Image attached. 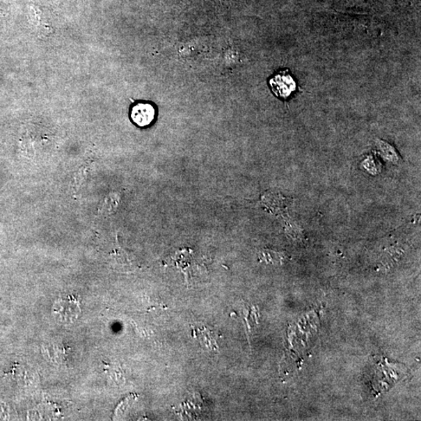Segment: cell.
<instances>
[{
  "mask_svg": "<svg viewBox=\"0 0 421 421\" xmlns=\"http://www.w3.org/2000/svg\"><path fill=\"white\" fill-rule=\"evenodd\" d=\"M155 118V110L149 103H138L132 110V119L141 127L150 125Z\"/></svg>",
  "mask_w": 421,
  "mask_h": 421,
  "instance_id": "2",
  "label": "cell"
},
{
  "mask_svg": "<svg viewBox=\"0 0 421 421\" xmlns=\"http://www.w3.org/2000/svg\"><path fill=\"white\" fill-rule=\"evenodd\" d=\"M269 84L273 93L282 99H287L296 88L294 77L288 73V70L276 74L270 79Z\"/></svg>",
  "mask_w": 421,
  "mask_h": 421,
  "instance_id": "1",
  "label": "cell"
},
{
  "mask_svg": "<svg viewBox=\"0 0 421 421\" xmlns=\"http://www.w3.org/2000/svg\"><path fill=\"white\" fill-rule=\"evenodd\" d=\"M71 310H80L79 307L72 300H63L58 302L55 307V313L59 315V316L64 321L68 320L70 321H74L76 317L79 316L74 312H71Z\"/></svg>",
  "mask_w": 421,
  "mask_h": 421,
  "instance_id": "3",
  "label": "cell"
},
{
  "mask_svg": "<svg viewBox=\"0 0 421 421\" xmlns=\"http://www.w3.org/2000/svg\"><path fill=\"white\" fill-rule=\"evenodd\" d=\"M378 146L380 152L382 153V155H383L387 160L390 161L394 164L397 163L399 161V157L396 150H395L392 146L381 140L378 141Z\"/></svg>",
  "mask_w": 421,
  "mask_h": 421,
  "instance_id": "4",
  "label": "cell"
}]
</instances>
